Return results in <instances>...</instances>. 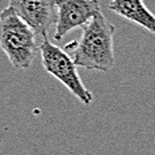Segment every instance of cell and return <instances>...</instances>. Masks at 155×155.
<instances>
[{"label": "cell", "mask_w": 155, "mask_h": 155, "mask_svg": "<svg viewBox=\"0 0 155 155\" xmlns=\"http://www.w3.org/2000/svg\"><path fill=\"white\" fill-rule=\"evenodd\" d=\"M56 8L55 40H62L75 28H83L99 12H102L99 0H56Z\"/></svg>", "instance_id": "obj_4"}, {"label": "cell", "mask_w": 155, "mask_h": 155, "mask_svg": "<svg viewBox=\"0 0 155 155\" xmlns=\"http://www.w3.org/2000/svg\"><path fill=\"white\" fill-rule=\"evenodd\" d=\"M8 7L41 39L48 38L51 27L56 24V0H9Z\"/></svg>", "instance_id": "obj_5"}, {"label": "cell", "mask_w": 155, "mask_h": 155, "mask_svg": "<svg viewBox=\"0 0 155 155\" xmlns=\"http://www.w3.org/2000/svg\"><path fill=\"white\" fill-rule=\"evenodd\" d=\"M0 14H2V11H0Z\"/></svg>", "instance_id": "obj_7"}, {"label": "cell", "mask_w": 155, "mask_h": 155, "mask_svg": "<svg viewBox=\"0 0 155 155\" xmlns=\"http://www.w3.org/2000/svg\"><path fill=\"white\" fill-rule=\"evenodd\" d=\"M41 63L44 70L58 79L74 96L83 104L90 106L94 102V95L83 84L76 71V64L72 56L64 48L54 44L48 38L40 43Z\"/></svg>", "instance_id": "obj_3"}, {"label": "cell", "mask_w": 155, "mask_h": 155, "mask_svg": "<svg viewBox=\"0 0 155 155\" xmlns=\"http://www.w3.org/2000/svg\"><path fill=\"white\" fill-rule=\"evenodd\" d=\"M114 34L115 25L99 12L82 28L79 40L70 41L64 50L72 56L76 67L107 72L115 66Z\"/></svg>", "instance_id": "obj_1"}, {"label": "cell", "mask_w": 155, "mask_h": 155, "mask_svg": "<svg viewBox=\"0 0 155 155\" xmlns=\"http://www.w3.org/2000/svg\"><path fill=\"white\" fill-rule=\"evenodd\" d=\"M108 9L155 35V15L143 0H111Z\"/></svg>", "instance_id": "obj_6"}, {"label": "cell", "mask_w": 155, "mask_h": 155, "mask_svg": "<svg viewBox=\"0 0 155 155\" xmlns=\"http://www.w3.org/2000/svg\"><path fill=\"white\" fill-rule=\"evenodd\" d=\"M38 35L14 9L7 7L0 14V48L15 68H28L38 51Z\"/></svg>", "instance_id": "obj_2"}]
</instances>
